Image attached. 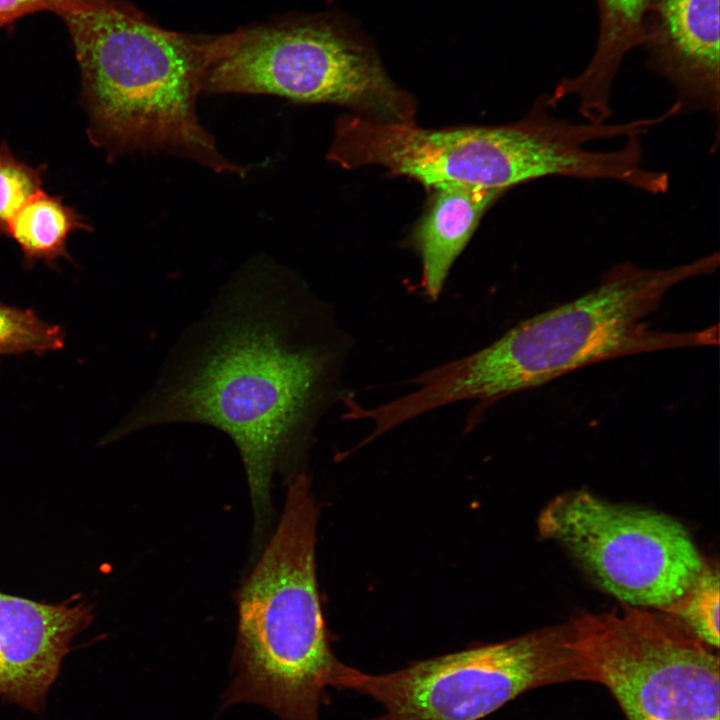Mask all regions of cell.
I'll return each mask as SVG.
<instances>
[{"instance_id":"1","label":"cell","mask_w":720,"mask_h":720,"mask_svg":"<svg viewBox=\"0 0 720 720\" xmlns=\"http://www.w3.org/2000/svg\"><path fill=\"white\" fill-rule=\"evenodd\" d=\"M342 345L327 310L292 271L257 257L187 326L118 434L166 424L225 433L242 459L257 531L276 472L303 459L336 400Z\"/></svg>"},{"instance_id":"2","label":"cell","mask_w":720,"mask_h":720,"mask_svg":"<svg viewBox=\"0 0 720 720\" xmlns=\"http://www.w3.org/2000/svg\"><path fill=\"white\" fill-rule=\"evenodd\" d=\"M58 16L80 68L89 138L109 159L166 153L216 173L247 174L220 153L196 113L209 70L235 47L241 27L225 34L171 31L124 0H87Z\"/></svg>"},{"instance_id":"3","label":"cell","mask_w":720,"mask_h":720,"mask_svg":"<svg viewBox=\"0 0 720 720\" xmlns=\"http://www.w3.org/2000/svg\"><path fill=\"white\" fill-rule=\"evenodd\" d=\"M717 253L669 268L622 263L583 295L519 322L481 350L427 370L416 389L396 399L407 421L452 403L493 401L535 388L597 362L671 348L711 346L718 325L700 331L664 332L649 318L677 284L707 275Z\"/></svg>"},{"instance_id":"4","label":"cell","mask_w":720,"mask_h":720,"mask_svg":"<svg viewBox=\"0 0 720 720\" xmlns=\"http://www.w3.org/2000/svg\"><path fill=\"white\" fill-rule=\"evenodd\" d=\"M318 508L306 473L290 481L279 524L238 593L234 677L224 706L253 703L280 720H319L336 657L316 581Z\"/></svg>"},{"instance_id":"5","label":"cell","mask_w":720,"mask_h":720,"mask_svg":"<svg viewBox=\"0 0 720 720\" xmlns=\"http://www.w3.org/2000/svg\"><path fill=\"white\" fill-rule=\"evenodd\" d=\"M203 92L274 95L344 106L375 122H415V100L389 77L372 44L328 13L241 27L235 47L209 70Z\"/></svg>"},{"instance_id":"6","label":"cell","mask_w":720,"mask_h":720,"mask_svg":"<svg viewBox=\"0 0 720 720\" xmlns=\"http://www.w3.org/2000/svg\"><path fill=\"white\" fill-rule=\"evenodd\" d=\"M583 681L567 624L371 675L336 660L328 685L380 703L370 720H480L543 686Z\"/></svg>"},{"instance_id":"7","label":"cell","mask_w":720,"mask_h":720,"mask_svg":"<svg viewBox=\"0 0 720 720\" xmlns=\"http://www.w3.org/2000/svg\"><path fill=\"white\" fill-rule=\"evenodd\" d=\"M583 681L607 688L627 720H719V657L671 616L627 605L567 623Z\"/></svg>"},{"instance_id":"8","label":"cell","mask_w":720,"mask_h":720,"mask_svg":"<svg viewBox=\"0 0 720 720\" xmlns=\"http://www.w3.org/2000/svg\"><path fill=\"white\" fill-rule=\"evenodd\" d=\"M538 527L603 589L633 607L671 604L694 584L705 564L677 520L584 490L554 498L541 512Z\"/></svg>"},{"instance_id":"9","label":"cell","mask_w":720,"mask_h":720,"mask_svg":"<svg viewBox=\"0 0 720 720\" xmlns=\"http://www.w3.org/2000/svg\"><path fill=\"white\" fill-rule=\"evenodd\" d=\"M92 619L80 597L49 604L0 591V699L39 712L73 639Z\"/></svg>"},{"instance_id":"10","label":"cell","mask_w":720,"mask_h":720,"mask_svg":"<svg viewBox=\"0 0 720 720\" xmlns=\"http://www.w3.org/2000/svg\"><path fill=\"white\" fill-rule=\"evenodd\" d=\"M648 66L671 83L679 112L719 111V0H652L644 21Z\"/></svg>"},{"instance_id":"11","label":"cell","mask_w":720,"mask_h":720,"mask_svg":"<svg viewBox=\"0 0 720 720\" xmlns=\"http://www.w3.org/2000/svg\"><path fill=\"white\" fill-rule=\"evenodd\" d=\"M433 194L411 241L422 263L425 296L437 300L450 269L465 248L485 211L506 190L456 182L431 187Z\"/></svg>"},{"instance_id":"12","label":"cell","mask_w":720,"mask_h":720,"mask_svg":"<svg viewBox=\"0 0 720 720\" xmlns=\"http://www.w3.org/2000/svg\"><path fill=\"white\" fill-rule=\"evenodd\" d=\"M652 0H597L599 36L590 62L577 76L561 80L548 102L576 96L581 116L602 124L612 115L610 91L624 56L645 39L644 21Z\"/></svg>"},{"instance_id":"13","label":"cell","mask_w":720,"mask_h":720,"mask_svg":"<svg viewBox=\"0 0 720 720\" xmlns=\"http://www.w3.org/2000/svg\"><path fill=\"white\" fill-rule=\"evenodd\" d=\"M78 230L91 231L92 227L61 197L41 190L12 216L5 235L21 250L24 264L32 267L39 260L49 265L60 258L71 261L67 242Z\"/></svg>"},{"instance_id":"14","label":"cell","mask_w":720,"mask_h":720,"mask_svg":"<svg viewBox=\"0 0 720 720\" xmlns=\"http://www.w3.org/2000/svg\"><path fill=\"white\" fill-rule=\"evenodd\" d=\"M682 623L707 645L719 646V573L704 564L694 584L680 598L660 609Z\"/></svg>"},{"instance_id":"15","label":"cell","mask_w":720,"mask_h":720,"mask_svg":"<svg viewBox=\"0 0 720 720\" xmlns=\"http://www.w3.org/2000/svg\"><path fill=\"white\" fill-rule=\"evenodd\" d=\"M64 338L59 326L41 319L33 310L0 302V356L58 350Z\"/></svg>"},{"instance_id":"16","label":"cell","mask_w":720,"mask_h":720,"mask_svg":"<svg viewBox=\"0 0 720 720\" xmlns=\"http://www.w3.org/2000/svg\"><path fill=\"white\" fill-rule=\"evenodd\" d=\"M47 166L32 167L14 156L9 146L0 145V237L9 220L32 196L42 190Z\"/></svg>"},{"instance_id":"17","label":"cell","mask_w":720,"mask_h":720,"mask_svg":"<svg viewBox=\"0 0 720 720\" xmlns=\"http://www.w3.org/2000/svg\"><path fill=\"white\" fill-rule=\"evenodd\" d=\"M87 0H0V25L36 12L51 11L57 15L82 8Z\"/></svg>"},{"instance_id":"18","label":"cell","mask_w":720,"mask_h":720,"mask_svg":"<svg viewBox=\"0 0 720 720\" xmlns=\"http://www.w3.org/2000/svg\"><path fill=\"white\" fill-rule=\"evenodd\" d=\"M1 28H2V26L0 25V29H1Z\"/></svg>"}]
</instances>
